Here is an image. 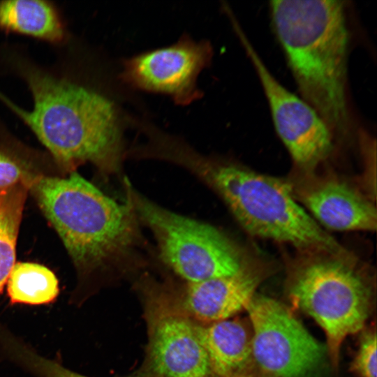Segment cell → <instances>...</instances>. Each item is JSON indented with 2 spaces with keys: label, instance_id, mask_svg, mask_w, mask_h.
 Segmentation results:
<instances>
[{
  "label": "cell",
  "instance_id": "9a60e30c",
  "mask_svg": "<svg viewBox=\"0 0 377 377\" xmlns=\"http://www.w3.org/2000/svg\"><path fill=\"white\" fill-rule=\"evenodd\" d=\"M6 290L12 304H47L59 293V281L47 267L34 263H17L6 282Z\"/></svg>",
  "mask_w": 377,
  "mask_h": 377
},
{
  "label": "cell",
  "instance_id": "7a4b0ae2",
  "mask_svg": "<svg viewBox=\"0 0 377 377\" xmlns=\"http://www.w3.org/2000/svg\"><path fill=\"white\" fill-rule=\"evenodd\" d=\"M272 28L300 97L320 116L334 140L355 128L348 95L349 29L344 1L274 0Z\"/></svg>",
  "mask_w": 377,
  "mask_h": 377
},
{
  "label": "cell",
  "instance_id": "9c48e42d",
  "mask_svg": "<svg viewBox=\"0 0 377 377\" xmlns=\"http://www.w3.org/2000/svg\"><path fill=\"white\" fill-rule=\"evenodd\" d=\"M230 21L260 82L277 135L295 165L304 170L314 168L332 151L330 131L308 103L274 77L237 20Z\"/></svg>",
  "mask_w": 377,
  "mask_h": 377
},
{
  "label": "cell",
  "instance_id": "7c38bea8",
  "mask_svg": "<svg viewBox=\"0 0 377 377\" xmlns=\"http://www.w3.org/2000/svg\"><path fill=\"white\" fill-rule=\"evenodd\" d=\"M263 279V272L248 263L234 275L187 283L179 302L195 321L209 324L229 319L245 309Z\"/></svg>",
  "mask_w": 377,
  "mask_h": 377
},
{
  "label": "cell",
  "instance_id": "ba28073f",
  "mask_svg": "<svg viewBox=\"0 0 377 377\" xmlns=\"http://www.w3.org/2000/svg\"><path fill=\"white\" fill-rule=\"evenodd\" d=\"M245 309L251 325L252 358L269 377H309L326 348L279 301L254 295Z\"/></svg>",
  "mask_w": 377,
  "mask_h": 377
},
{
  "label": "cell",
  "instance_id": "277c9868",
  "mask_svg": "<svg viewBox=\"0 0 377 377\" xmlns=\"http://www.w3.org/2000/svg\"><path fill=\"white\" fill-rule=\"evenodd\" d=\"M27 184L81 276L135 260L142 237L127 198L116 201L75 171L66 178L30 173Z\"/></svg>",
  "mask_w": 377,
  "mask_h": 377
},
{
  "label": "cell",
  "instance_id": "ac0fdd59",
  "mask_svg": "<svg viewBox=\"0 0 377 377\" xmlns=\"http://www.w3.org/2000/svg\"><path fill=\"white\" fill-rule=\"evenodd\" d=\"M29 175L20 162L0 150V189L27 182Z\"/></svg>",
  "mask_w": 377,
  "mask_h": 377
},
{
  "label": "cell",
  "instance_id": "e0dca14e",
  "mask_svg": "<svg viewBox=\"0 0 377 377\" xmlns=\"http://www.w3.org/2000/svg\"><path fill=\"white\" fill-rule=\"evenodd\" d=\"M376 334L371 332L362 339L353 368L360 377H376Z\"/></svg>",
  "mask_w": 377,
  "mask_h": 377
},
{
  "label": "cell",
  "instance_id": "52a82bcc",
  "mask_svg": "<svg viewBox=\"0 0 377 377\" xmlns=\"http://www.w3.org/2000/svg\"><path fill=\"white\" fill-rule=\"evenodd\" d=\"M148 327V364L159 377H210L198 324L165 286L148 278L140 283Z\"/></svg>",
  "mask_w": 377,
  "mask_h": 377
},
{
  "label": "cell",
  "instance_id": "3957f363",
  "mask_svg": "<svg viewBox=\"0 0 377 377\" xmlns=\"http://www.w3.org/2000/svg\"><path fill=\"white\" fill-rule=\"evenodd\" d=\"M156 156L185 168L224 201L249 234L313 253L349 257L296 201L291 186L226 159L205 155L175 135L165 136Z\"/></svg>",
  "mask_w": 377,
  "mask_h": 377
},
{
  "label": "cell",
  "instance_id": "2e32d148",
  "mask_svg": "<svg viewBox=\"0 0 377 377\" xmlns=\"http://www.w3.org/2000/svg\"><path fill=\"white\" fill-rule=\"evenodd\" d=\"M3 353L6 357L36 377H89L40 355L16 337L7 339Z\"/></svg>",
  "mask_w": 377,
  "mask_h": 377
},
{
  "label": "cell",
  "instance_id": "d6986e66",
  "mask_svg": "<svg viewBox=\"0 0 377 377\" xmlns=\"http://www.w3.org/2000/svg\"><path fill=\"white\" fill-rule=\"evenodd\" d=\"M228 377H256L253 375L249 374L246 371L238 372L234 374H232Z\"/></svg>",
  "mask_w": 377,
  "mask_h": 377
},
{
  "label": "cell",
  "instance_id": "5b68a950",
  "mask_svg": "<svg viewBox=\"0 0 377 377\" xmlns=\"http://www.w3.org/2000/svg\"><path fill=\"white\" fill-rule=\"evenodd\" d=\"M309 253L293 268L288 292L293 303L324 330L327 353L336 365L343 340L367 320L371 289L350 258Z\"/></svg>",
  "mask_w": 377,
  "mask_h": 377
},
{
  "label": "cell",
  "instance_id": "8992f818",
  "mask_svg": "<svg viewBox=\"0 0 377 377\" xmlns=\"http://www.w3.org/2000/svg\"><path fill=\"white\" fill-rule=\"evenodd\" d=\"M126 198L156 242L161 261L187 283L229 276L247 263L238 246L212 225L168 210L124 179Z\"/></svg>",
  "mask_w": 377,
  "mask_h": 377
},
{
  "label": "cell",
  "instance_id": "4fadbf2b",
  "mask_svg": "<svg viewBox=\"0 0 377 377\" xmlns=\"http://www.w3.org/2000/svg\"><path fill=\"white\" fill-rule=\"evenodd\" d=\"M243 321L226 319L198 325V332L208 355L212 374L228 377L246 371L252 358V334Z\"/></svg>",
  "mask_w": 377,
  "mask_h": 377
},
{
  "label": "cell",
  "instance_id": "30bf717a",
  "mask_svg": "<svg viewBox=\"0 0 377 377\" xmlns=\"http://www.w3.org/2000/svg\"><path fill=\"white\" fill-rule=\"evenodd\" d=\"M212 57L209 41L184 34L172 45L123 59L117 78L133 89L165 94L187 105L203 96L197 81Z\"/></svg>",
  "mask_w": 377,
  "mask_h": 377
},
{
  "label": "cell",
  "instance_id": "6da1fadb",
  "mask_svg": "<svg viewBox=\"0 0 377 377\" xmlns=\"http://www.w3.org/2000/svg\"><path fill=\"white\" fill-rule=\"evenodd\" d=\"M10 63L27 85L33 99L20 117L60 168L73 172L90 163L100 172H120L126 147L127 114L78 64L69 61L45 67L12 53Z\"/></svg>",
  "mask_w": 377,
  "mask_h": 377
},
{
  "label": "cell",
  "instance_id": "5bb4252c",
  "mask_svg": "<svg viewBox=\"0 0 377 377\" xmlns=\"http://www.w3.org/2000/svg\"><path fill=\"white\" fill-rule=\"evenodd\" d=\"M0 30L57 45L68 38L57 7L47 1H0Z\"/></svg>",
  "mask_w": 377,
  "mask_h": 377
},
{
  "label": "cell",
  "instance_id": "8fae6325",
  "mask_svg": "<svg viewBox=\"0 0 377 377\" xmlns=\"http://www.w3.org/2000/svg\"><path fill=\"white\" fill-rule=\"evenodd\" d=\"M293 193L320 226L337 231L376 229L375 206L367 197L343 181L321 179Z\"/></svg>",
  "mask_w": 377,
  "mask_h": 377
}]
</instances>
